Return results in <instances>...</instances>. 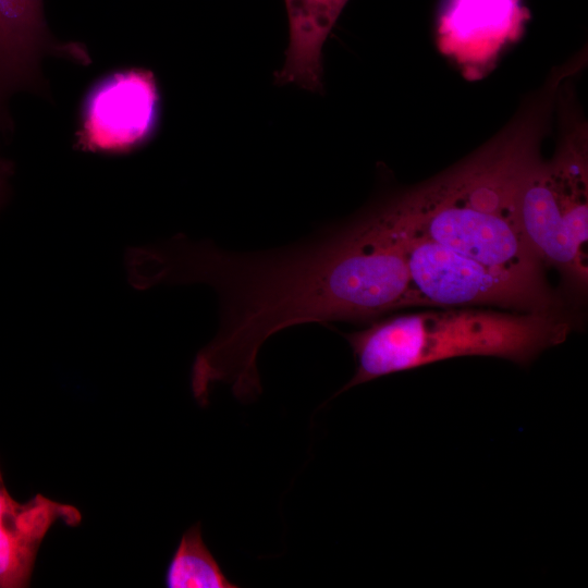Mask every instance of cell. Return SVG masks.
<instances>
[{"mask_svg": "<svg viewBox=\"0 0 588 588\" xmlns=\"http://www.w3.org/2000/svg\"><path fill=\"white\" fill-rule=\"evenodd\" d=\"M126 268L138 290L201 283L216 292L219 329L192 367V391L200 406L219 382L240 402L257 399V355L272 334L308 322L377 318L407 307L409 286L400 241L379 203L268 250H225L179 234L130 249Z\"/></svg>", "mask_w": 588, "mask_h": 588, "instance_id": "cell-1", "label": "cell"}, {"mask_svg": "<svg viewBox=\"0 0 588 588\" xmlns=\"http://www.w3.org/2000/svg\"><path fill=\"white\" fill-rule=\"evenodd\" d=\"M551 109L552 100L541 94L467 159L416 187L387 196L396 225L483 265L547 282L543 265L519 229L516 197L541 157Z\"/></svg>", "mask_w": 588, "mask_h": 588, "instance_id": "cell-2", "label": "cell"}, {"mask_svg": "<svg viewBox=\"0 0 588 588\" xmlns=\"http://www.w3.org/2000/svg\"><path fill=\"white\" fill-rule=\"evenodd\" d=\"M572 329V320L560 310L452 308L383 319L344 334L356 370L333 397L377 378L454 357L493 356L527 365L564 342Z\"/></svg>", "mask_w": 588, "mask_h": 588, "instance_id": "cell-3", "label": "cell"}, {"mask_svg": "<svg viewBox=\"0 0 588 588\" xmlns=\"http://www.w3.org/2000/svg\"><path fill=\"white\" fill-rule=\"evenodd\" d=\"M553 157H541L516 197L519 229L541 264L554 267L566 285L585 292L588 281V134L586 123L562 108Z\"/></svg>", "mask_w": 588, "mask_h": 588, "instance_id": "cell-4", "label": "cell"}, {"mask_svg": "<svg viewBox=\"0 0 588 588\" xmlns=\"http://www.w3.org/2000/svg\"><path fill=\"white\" fill-rule=\"evenodd\" d=\"M407 267V306L458 307L494 305L516 311L560 310L562 303L547 282L483 265L425 237L403 232L395 223Z\"/></svg>", "mask_w": 588, "mask_h": 588, "instance_id": "cell-5", "label": "cell"}, {"mask_svg": "<svg viewBox=\"0 0 588 588\" xmlns=\"http://www.w3.org/2000/svg\"><path fill=\"white\" fill-rule=\"evenodd\" d=\"M157 109L158 94L150 73H117L90 94L77 145L95 152L128 150L151 133Z\"/></svg>", "mask_w": 588, "mask_h": 588, "instance_id": "cell-6", "label": "cell"}, {"mask_svg": "<svg viewBox=\"0 0 588 588\" xmlns=\"http://www.w3.org/2000/svg\"><path fill=\"white\" fill-rule=\"evenodd\" d=\"M47 54L84 62L88 54L77 44L57 42L44 16L42 0H0V130L11 131L10 97L22 90L44 89L40 64Z\"/></svg>", "mask_w": 588, "mask_h": 588, "instance_id": "cell-7", "label": "cell"}, {"mask_svg": "<svg viewBox=\"0 0 588 588\" xmlns=\"http://www.w3.org/2000/svg\"><path fill=\"white\" fill-rule=\"evenodd\" d=\"M59 520L75 527L82 514L71 504L40 493L24 503L15 501L0 469V588L29 586L39 547Z\"/></svg>", "mask_w": 588, "mask_h": 588, "instance_id": "cell-8", "label": "cell"}, {"mask_svg": "<svg viewBox=\"0 0 588 588\" xmlns=\"http://www.w3.org/2000/svg\"><path fill=\"white\" fill-rule=\"evenodd\" d=\"M519 0H450L440 20L441 49L462 64L485 66L522 28Z\"/></svg>", "mask_w": 588, "mask_h": 588, "instance_id": "cell-9", "label": "cell"}, {"mask_svg": "<svg viewBox=\"0 0 588 588\" xmlns=\"http://www.w3.org/2000/svg\"><path fill=\"white\" fill-rule=\"evenodd\" d=\"M348 0H285L290 41L279 84L319 91L322 86V47Z\"/></svg>", "mask_w": 588, "mask_h": 588, "instance_id": "cell-10", "label": "cell"}, {"mask_svg": "<svg viewBox=\"0 0 588 588\" xmlns=\"http://www.w3.org/2000/svg\"><path fill=\"white\" fill-rule=\"evenodd\" d=\"M168 588H235L221 569L201 536V525H192L182 535L164 574Z\"/></svg>", "mask_w": 588, "mask_h": 588, "instance_id": "cell-11", "label": "cell"}, {"mask_svg": "<svg viewBox=\"0 0 588 588\" xmlns=\"http://www.w3.org/2000/svg\"><path fill=\"white\" fill-rule=\"evenodd\" d=\"M13 171L12 162L0 158V206L3 203L7 192V181Z\"/></svg>", "mask_w": 588, "mask_h": 588, "instance_id": "cell-12", "label": "cell"}]
</instances>
